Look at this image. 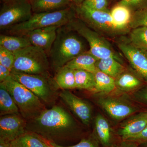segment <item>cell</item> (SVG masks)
I'll list each match as a JSON object with an SVG mask.
<instances>
[{
	"label": "cell",
	"mask_w": 147,
	"mask_h": 147,
	"mask_svg": "<svg viewBox=\"0 0 147 147\" xmlns=\"http://www.w3.org/2000/svg\"><path fill=\"white\" fill-rule=\"evenodd\" d=\"M78 127L72 116L63 107L55 105L35 118L27 121L26 130L57 144L73 138Z\"/></svg>",
	"instance_id": "obj_1"
},
{
	"label": "cell",
	"mask_w": 147,
	"mask_h": 147,
	"mask_svg": "<svg viewBox=\"0 0 147 147\" xmlns=\"http://www.w3.org/2000/svg\"><path fill=\"white\" fill-rule=\"evenodd\" d=\"M67 26L59 27L48 55L51 68L57 72L81 53L86 52L84 42Z\"/></svg>",
	"instance_id": "obj_2"
},
{
	"label": "cell",
	"mask_w": 147,
	"mask_h": 147,
	"mask_svg": "<svg viewBox=\"0 0 147 147\" xmlns=\"http://www.w3.org/2000/svg\"><path fill=\"white\" fill-rule=\"evenodd\" d=\"M76 12L73 5L65 9L50 12L33 13L28 21L13 26L5 30L4 34L24 36L29 32L51 26H66L76 18Z\"/></svg>",
	"instance_id": "obj_3"
},
{
	"label": "cell",
	"mask_w": 147,
	"mask_h": 147,
	"mask_svg": "<svg viewBox=\"0 0 147 147\" xmlns=\"http://www.w3.org/2000/svg\"><path fill=\"white\" fill-rule=\"evenodd\" d=\"M14 54L15 60L11 71L50 76V61L44 50L31 45Z\"/></svg>",
	"instance_id": "obj_4"
},
{
	"label": "cell",
	"mask_w": 147,
	"mask_h": 147,
	"mask_svg": "<svg viewBox=\"0 0 147 147\" xmlns=\"http://www.w3.org/2000/svg\"><path fill=\"white\" fill-rule=\"evenodd\" d=\"M4 82L20 114L27 121L35 118L46 109L36 96L11 76Z\"/></svg>",
	"instance_id": "obj_5"
},
{
	"label": "cell",
	"mask_w": 147,
	"mask_h": 147,
	"mask_svg": "<svg viewBox=\"0 0 147 147\" xmlns=\"http://www.w3.org/2000/svg\"><path fill=\"white\" fill-rule=\"evenodd\" d=\"M11 76L32 92L45 105H55L59 93L50 76L14 71H11Z\"/></svg>",
	"instance_id": "obj_6"
},
{
	"label": "cell",
	"mask_w": 147,
	"mask_h": 147,
	"mask_svg": "<svg viewBox=\"0 0 147 147\" xmlns=\"http://www.w3.org/2000/svg\"><path fill=\"white\" fill-rule=\"evenodd\" d=\"M66 26L86 40L90 46L88 52L97 59L113 57L121 62V58L109 41L79 18L76 17L74 18Z\"/></svg>",
	"instance_id": "obj_7"
},
{
	"label": "cell",
	"mask_w": 147,
	"mask_h": 147,
	"mask_svg": "<svg viewBox=\"0 0 147 147\" xmlns=\"http://www.w3.org/2000/svg\"><path fill=\"white\" fill-rule=\"evenodd\" d=\"M75 7L76 16L90 28L99 33L114 36L123 34L116 26L110 11L91 9L81 5Z\"/></svg>",
	"instance_id": "obj_8"
},
{
	"label": "cell",
	"mask_w": 147,
	"mask_h": 147,
	"mask_svg": "<svg viewBox=\"0 0 147 147\" xmlns=\"http://www.w3.org/2000/svg\"><path fill=\"white\" fill-rule=\"evenodd\" d=\"M33 14L30 0L3 3L0 11V29H7L28 20Z\"/></svg>",
	"instance_id": "obj_9"
},
{
	"label": "cell",
	"mask_w": 147,
	"mask_h": 147,
	"mask_svg": "<svg viewBox=\"0 0 147 147\" xmlns=\"http://www.w3.org/2000/svg\"><path fill=\"white\" fill-rule=\"evenodd\" d=\"M27 121L20 114L1 116L0 118V142L8 144L25 133Z\"/></svg>",
	"instance_id": "obj_10"
},
{
	"label": "cell",
	"mask_w": 147,
	"mask_h": 147,
	"mask_svg": "<svg viewBox=\"0 0 147 147\" xmlns=\"http://www.w3.org/2000/svg\"><path fill=\"white\" fill-rule=\"evenodd\" d=\"M117 46L137 74L147 83V52L134 46L129 40L122 39Z\"/></svg>",
	"instance_id": "obj_11"
},
{
	"label": "cell",
	"mask_w": 147,
	"mask_h": 147,
	"mask_svg": "<svg viewBox=\"0 0 147 147\" xmlns=\"http://www.w3.org/2000/svg\"><path fill=\"white\" fill-rule=\"evenodd\" d=\"M59 97L83 124L86 125H89L92 120V110L88 102L68 90H62L59 92Z\"/></svg>",
	"instance_id": "obj_12"
},
{
	"label": "cell",
	"mask_w": 147,
	"mask_h": 147,
	"mask_svg": "<svg viewBox=\"0 0 147 147\" xmlns=\"http://www.w3.org/2000/svg\"><path fill=\"white\" fill-rule=\"evenodd\" d=\"M98 103L110 117L121 120L137 112L136 108L118 98L110 97L99 98Z\"/></svg>",
	"instance_id": "obj_13"
},
{
	"label": "cell",
	"mask_w": 147,
	"mask_h": 147,
	"mask_svg": "<svg viewBox=\"0 0 147 147\" xmlns=\"http://www.w3.org/2000/svg\"><path fill=\"white\" fill-rule=\"evenodd\" d=\"M59 27L51 26L34 30L25 34L31 45L39 47L49 55Z\"/></svg>",
	"instance_id": "obj_14"
},
{
	"label": "cell",
	"mask_w": 147,
	"mask_h": 147,
	"mask_svg": "<svg viewBox=\"0 0 147 147\" xmlns=\"http://www.w3.org/2000/svg\"><path fill=\"white\" fill-rule=\"evenodd\" d=\"M147 126V111L131 116L121 124L117 131L122 140H127L137 136Z\"/></svg>",
	"instance_id": "obj_15"
},
{
	"label": "cell",
	"mask_w": 147,
	"mask_h": 147,
	"mask_svg": "<svg viewBox=\"0 0 147 147\" xmlns=\"http://www.w3.org/2000/svg\"><path fill=\"white\" fill-rule=\"evenodd\" d=\"M95 136L102 147H113V137L109 123L102 115H98L94 121Z\"/></svg>",
	"instance_id": "obj_16"
},
{
	"label": "cell",
	"mask_w": 147,
	"mask_h": 147,
	"mask_svg": "<svg viewBox=\"0 0 147 147\" xmlns=\"http://www.w3.org/2000/svg\"><path fill=\"white\" fill-rule=\"evenodd\" d=\"M33 13L65 9L73 5L70 0H30Z\"/></svg>",
	"instance_id": "obj_17"
},
{
	"label": "cell",
	"mask_w": 147,
	"mask_h": 147,
	"mask_svg": "<svg viewBox=\"0 0 147 147\" xmlns=\"http://www.w3.org/2000/svg\"><path fill=\"white\" fill-rule=\"evenodd\" d=\"M97 59L88 51L81 53L66 65L74 70L82 69L94 73L98 70L96 66Z\"/></svg>",
	"instance_id": "obj_18"
},
{
	"label": "cell",
	"mask_w": 147,
	"mask_h": 147,
	"mask_svg": "<svg viewBox=\"0 0 147 147\" xmlns=\"http://www.w3.org/2000/svg\"><path fill=\"white\" fill-rule=\"evenodd\" d=\"M53 79L57 89L68 90L76 88L74 70L66 66L56 72Z\"/></svg>",
	"instance_id": "obj_19"
},
{
	"label": "cell",
	"mask_w": 147,
	"mask_h": 147,
	"mask_svg": "<svg viewBox=\"0 0 147 147\" xmlns=\"http://www.w3.org/2000/svg\"><path fill=\"white\" fill-rule=\"evenodd\" d=\"M110 13L114 23L119 29L126 32L129 29V25L132 12L129 8L125 6L117 4L110 11Z\"/></svg>",
	"instance_id": "obj_20"
},
{
	"label": "cell",
	"mask_w": 147,
	"mask_h": 147,
	"mask_svg": "<svg viewBox=\"0 0 147 147\" xmlns=\"http://www.w3.org/2000/svg\"><path fill=\"white\" fill-rule=\"evenodd\" d=\"M7 144L9 147H47V146L44 139L35 133L27 131Z\"/></svg>",
	"instance_id": "obj_21"
},
{
	"label": "cell",
	"mask_w": 147,
	"mask_h": 147,
	"mask_svg": "<svg viewBox=\"0 0 147 147\" xmlns=\"http://www.w3.org/2000/svg\"><path fill=\"white\" fill-rule=\"evenodd\" d=\"M96 66L99 71L115 79L125 71V68L121 62L113 57L98 59Z\"/></svg>",
	"instance_id": "obj_22"
},
{
	"label": "cell",
	"mask_w": 147,
	"mask_h": 147,
	"mask_svg": "<svg viewBox=\"0 0 147 147\" xmlns=\"http://www.w3.org/2000/svg\"><path fill=\"white\" fill-rule=\"evenodd\" d=\"M30 45L31 44L26 36L4 34L0 35V46L13 53Z\"/></svg>",
	"instance_id": "obj_23"
},
{
	"label": "cell",
	"mask_w": 147,
	"mask_h": 147,
	"mask_svg": "<svg viewBox=\"0 0 147 147\" xmlns=\"http://www.w3.org/2000/svg\"><path fill=\"white\" fill-rule=\"evenodd\" d=\"M20 114L19 110L9 92L4 82L0 83V114L1 116Z\"/></svg>",
	"instance_id": "obj_24"
},
{
	"label": "cell",
	"mask_w": 147,
	"mask_h": 147,
	"mask_svg": "<svg viewBox=\"0 0 147 147\" xmlns=\"http://www.w3.org/2000/svg\"><path fill=\"white\" fill-rule=\"evenodd\" d=\"M115 79L116 88L124 91L137 89L142 86L143 84L142 80L139 77L125 71Z\"/></svg>",
	"instance_id": "obj_25"
},
{
	"label": "cell",
	"mask_w": 147,
	"mask_h": 147,
	"mask_svg": "<svg viewBox=\"0 0 147 147\" xmlns=\"http://www.w3.org/2000/svg\"><path fill=\"white\" fill-rule=\"evenodd\" d=\"M94 74L95 80L94 92L110 93L116 88L115 79L98 70Z\"/></svg>",
	"instance_id": "obj_26"
},
{
	"label": "cell",
	"mask_w": 147,
	"mask_h": 147,
	"mask_svg": "<svg viewBox=\"0 0 147 147\" xmlns=\"http://www.w3.org/2000/svg\"><path fill=\"white\" fill-rule=\"evenodd\" d=\"M74 71L76 88L94 92L96 84L94 74L82 69Z\"/></svg>",
	"instance_id": "obj_27"
},
{
	"label": "cell",
	"mask_w": 147,
	"mask_h": 147,
	"mask_svg": "<svg viewBox=\"0 0 147 147\" xmlns=\"http://www.w3.org/2000/svg\"><path fill=\"white\" fill-rule=\"evenodd\" d=\"M129 41L135 47L147 52V27L132 29L129 34Z\"/></svg>",
	"instance_id": "obj_28"
},
{
	"label": "cell",
	"mask_w": 147,
	"mask_h": 147,
	"mask_svg": "<svg viewBox=\"0 0 147 147\" xmlns=\"http://www.w3.org/2000/svg\"><path fill=\"white\" fill-rule=\"evenodd\" d=\"M129 27V29L147 27V8L132 12Z\"/></svg>",
	"instance_id": "obj_29"
},
{
	"label": "cell",
	"mask_w": 147,
	"mask_h": 147,
	"mask_svg": "<svg viewBox=\"0 0 147 147\" xmlns=\"http://www.w3.org/2000/svg\"><path fill=\"white\" fill-rule=\"evenodd\" d=\"M47 144L53 147H101L100 144L98 141L95 135H92L88 138H84L81 140L79 143L73 146H62L60 144L46 141Z\"/></svg>",
	"instance_id": "obj_30"
},
{
	"label": "cell",
	"mask_w": 147,
	"mask_h": 147,
	"mask_svg": "<svg viewBox=\"0 0 147 147\" xmlns=\"http://www.w3.org/2000/svg\"><path fill=\"white\" fill-rule=\"evenodd\" d=\"M15 60L14 53L0 46V64L12 70Z\"/></svg>",
	"instance_id": "obj_31"
},
{
	"label": "cell",
	"mask_w": 147,
	"mask_h": 147,
	"mask_svg": "<svg viewBox=\"0 0 147 147\" xmlns=\"http://www.w3.org/2000/svg\"><path fill=\"white\" fill-rule=\"evenodd\" d=\"M117 4L125 6L132 12L147 8V0H121Z\"/></svg>",
	"instance_id": "obj_32"
},
{
	"label": "cell",
	"mask_w": 147,
	"mask_h": 147,
	"mask_svg": "<svg viewBox=\"0 0 147 147\" xmlns=\"http://www.w3.org/2000/svg\"><path fill=\"white\" fill-rule=\"evenodd\" d=\"M81 5L94 10L110 11L107 0H85Z\"/></svg>",
	"instance_id": "obj_33"
},
{
	"label": "cell",
	"mask_w": 147,
	"mask_h": 147,
	"mask_svg": "<svg viewBox=\"0 0 147 147\" xmlns=\"http://www.w3.org/2000/svg\"><path fill=\"white\" fill-rule=\"evenodd\" d=\"M127 141H131L139 145L147 143V126L137 136L128 139Z\"/></svg>",
	"instance_id": "obj_34"
},
{
	"label": "cell",
	"mask_w": 147,
	"mask_h": 147,
	"mask_svg": "<svg viewBox=\"0 0 147 147\" xmlns=\"http://www.w3.org/2000/svg\"><path fill=\"white\" fill-rule=\"evenodd\" d=\"M11 70L7 67L0 64V82H2L5 81L11 76Z\"/></svg>",
	"instance_id": "obj_35"
},
{
	"label": "cell",
	"mask_w": 147,
	"mask_h": 147,
	"mask_svg": "<svg viewBox=\"0 0 147 147\" xmlns=\"http://www.w3.org/2000/svg\"><path fill=\"white\" fill-rule=\"evenodd\" d=\"M138 144L135 142L127 140H122L121 142L118 143L113 147H138Z\"/></svg>",
	"instance_id": "obj_36"
},
{
	"label": "cell",
	"mask_w": 147,
	"mask_h": 147,
	"mask_svg": "<svg viewBox=\"0 0 147 147\" xmlns=\"http://www.w3.org/2000/svg\"><path fill=\"white\" fill-rule=\"evenodd\" d=\"M138 96L142 102L147 104V87L139 91Z\"/></svg>",
	"instance_id": "obj_37"
},
{
	"label": "cell",
	"mask_w": 147,
	"mask_h": 147,
	"mask_svg": "<svg viewBox=\"0 0 147 147\" xmlns=\"http://www.w3.org/2000/svg\"><path fill=\"white\" fill-rule=\"evenodd\" d=\"M72 4L75 5L76 6H79L82 4V3L85 0H70Z\"/></svg>",
	"instance_id": "obj_38"
},
{
	"label": "cell",
	"mask_w": 147,
	"mask_h": 147,
	"mask_svg": "<svg viewBox=\"0 0 147 147\" xmlns=\"http://www.w3.org/2000/svg\"><path fill=\"white\" fill-rule=\"evenodd\" d=\"M0 147H9L7 144L0 142Z\"/></svg>",
	"instance_id": "obj_39"
},
{
	"label": "cell",
	"mask_w": 147,
	"mask_h": 147,
	"mask_svg": "<svg viewBox=\"0 0 147 147\" xmlns=\"http://www.w3.org/2000/svg\"><path fill=\"white\" fill-rule=\"evenodd\" d=\"M142 147H147V143H144V144H142Z\"/></svg>",
	"instance_id": "obj_40"
},
{
	"label": "cell",
	"mask_w": 147,
	"mask_h": 147,
	"mask_svg": "<svg viewBox=\"0 0 147 147\" xmlns=\"http://www.w3.org/2000/svg\"><path fill=\"white\" fill-rule=\"evenodd\" d=\"M3 2V3H5L9 1H11V0H1Z\"/></svg>",
	"instance_id": "obj_41"
},
{
	"label": "cell",
	"mask_w": 147,
	"mask_h": 147,
	"mask_svg": "<svg viewBox=\"0 0 147 147\" xmlns=\"http://www.w3.org/2000/svg\"><path fill=\"white\" fill-rule=\"evenodd\" d=\"M46 143H47V142H46ZM47 147H53L52 146H50V145L48 144H47Z\"/></svg>",
	"instance_id": "obj_42"
}]
</instances>
